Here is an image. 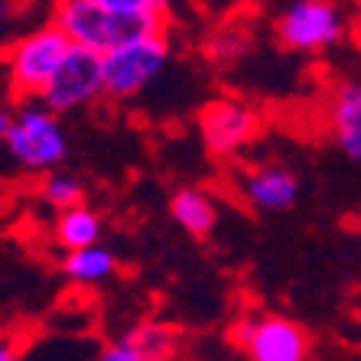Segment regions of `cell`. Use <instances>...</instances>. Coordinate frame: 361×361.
<instances>
[{
  "instance_id": "cell-1",
  "label": "cell",
  "mask_w": 361,
  "mask_h": 361,
  "mask_svg": "<svg viewBox=\"0 0 361 361\" xmlns=\"http://www.w3.org/2000/svg\"><path fill=\"white\" fill-rule=\"evenodd\" d=\"M52 20L72 36L75 46H88L94 52H111L143 36L169 33V17L163 13L114 10L104 0H56Z\"/></svg>"
},
{
  "instance_id": "cell-2",
  "label": "cell",
  "mask_w": 361,
  "mask_h": 361,
  "mask_svg": "<svg viewBox=\"0 0 361 361\" xmlns=\"http://www.w3.org/2000/svg\"><path fill=\"white\" fill-rule=\"evenodd\" d=\"M0 137L4 147L13 157L23 173L42 176L56 169L68 153L66 130L59 124V114L42 98H23L0 118Z\"/></svg>"
},
{
  "instance_id": "cell-3",
  "label": "cell",
  "mask_w": 361,
  "mask_h": 361,
  "mask_svg": "<svg viewBox=\"0 0 361 361\" xmlns=\"http://www.w3.org/2000/svg\"><path fill=\"white\" fill-rule=\"evenodd\" d=\"M72 36L62 30L56 20H49L46 26L23 33L7 46L4 66H7V88L13 101L23 98H42L46 85L52 82V75L59 72L62 59L72 52Z\"/></svg>"
},
{
  "instance_id": "cell-4",
  "label": "cell",
  "mask_w": 361,
  "mask_h": 361,
  "mask_svg": "<svg viewBox=\"0 0 361 361\" xmlns=\"http://www.w3.org/2000/svg\"><path fill=\"white\" fill-rule=\"evenodd\" d=\"M228 342L254 361H302L312 355L310 332L277 312L241 316L228 329Z\"/></svg>"
},
{
  "instance_id": "cell-5",
  "label": "cell",
  "mask_w": 361,
  "mask_h": 361,
  "mask_svg": "<svg viewBox=\"0 0 361 361\" xmlns=\"http://www.w3.org/2000/svg\"><path fill=\"white\" fill-rule=\"evenodd\" d=\"M166 62H169L166 33L143 36V39L124 42L118 49L104 52V88H108V98L127 101L140 94L166 68Z\"/></svg>"
},
{
  "instance_id": "cell-6",
  "label": "cell",
  "mask_w": 361,
  "mask_h": 361,
  "mask_svg": "<svg viewBox=\"0 0 361 361\" xmlns=\"http://www.w3.org/2000/svg\"><path fill=\"white\" fill-rule=\"evenodd\" d=\"M101 98H108V88H104V52H94L88 46H72V52L62 59L59 72L46 85L42 101L56 114H68V111H82Z\"/></svg>"
},
{
  "instance_id": "cell-7",
  "label": "cell",
  "mask_w": 361,
  "mask_h": 361,
  "mask_svg": "<svg viewBox=\"0 0 361 361\" xmlns=\"http://www.w3.org/2000/svg\"><path fill=\"white\" fill-rule=\"evenodd\" d=\"M202 143L212 157H235L261 134V114L238 98H215L199 114Z\"/></svg>"
},
{
  "instance_id": "cell-8",
  "label": "cell",
  "mask_w": 361,
  "mask_h": 361,
  "mask_svg": "<svg viewBox=\"0 0 361 361\" xmlns=\"http://www.w3.org/2000/svg\"><path fill=\"white\" fill-rule=\"evenodd\" d=\"M345 33L342 17L332 0H293L277 20L280 46L293 52H319Z\"/></svg>"
},
{
  "instance_id": "cell-9",
  "label": "cell",
  "mask_w": 361,
  "mask_h": 361,
  "mask_svg": "<svg viewBox=\"0 0 361 361\" xmlns=\"http://www.w3.org/2000/svg\"><path fill=\"white\" fill-rule=\"evenodd\" d=\"M179 332L163 322H140L101 348L104 361H163L179 355Z\"/></svg>"
},
{
  "instance_id": "cell-10",
  "label": "cell",
  "mask_w": 361,
  "mask_h": 361,
  "mask_svg": "<svg viewBox=\"0 0 361 361\" xmlns=\"http://www.w3.org/2000/svg\"><path fill=\"white\" fill-rule=\"evenodd\" d=\"M238 189H241L244 202L257 212H286L300 199V179L286 166H277V163L247 169L241 183H238Z\"/></svg>"
},
{
  "instance_id": "cell-11",
  "label": "cell",
  "mask_w": 361,
  "mask_h": 361,
  "mask_svg": "<svg viewBox=\"0 0 361 361\" xmlns=\"http://www.w3.org/2000/svg\"><path fill=\"white\" fill-rule=\"evenodd\" d=\"M329 130L348 160L361 163V85L345 82L329 101Z\"/></svg>"
},
{
  "instance_id": "cell-12",
  "label": "cell",
  "mask_w": 361,
  "mask_h": 361,
  "mask_svg": "<svg viewBox=\"0 0 361 361\" xmlns=\"http://www.w3.org/2000/svg\"><path fill=\"white\" fill-rule=\"evenodd\" d=\"M59 274L68 283L78 286H98L118 274V257L101 247V244H88V247H75V251H62Z\"/></svg>"
},
{
  "instance_id": "cell-13",
  "label": "cell",
  "mask_w": 361,
  "mask_h": 361,
  "mask_svg": "<svg viewBox=\"0 0 361 361\" xmlns=\"http://www.w3.org/2000/svg\"><path fill=\"white\" fill-rule=\"evenodd\" d=\"M169 215L192 238H209L215 221H219V209H215L212 195L195 189V185H185V189L173 192V199H169Z\"/></svg>"
},
{
  "instance_id": "cell-14",
  "label": "cell",
  "mask_w": 361,
  "mask_h": 361,
  "mask_svg": "<svg viewBox=\"0 0 361 361\" xmlns=\"http://www.w3.org/2000/svg\"><path fill=\"white\" fill-rule=\"evenodd\" d=\"M52 241H56L59 251H75V247L98 244L101 241V215L94 209H88L85 202H78L72 209L56 212Z\"/></svg>"
},
{
  "instance_id": "cell-15",
  "label": "cell",
  "mask_w": 361,
  "mask_h": 361,
  "mask_svg": "<svg viewBox=\"0 0 361 361\" xmlns=\"http://www.w3.org/2000/svg\"><path fill=\"white\" fill-rule=\"evenodd\" d=\"M39 199L46 202L52 212L72 209V205L85 202V185H82V179L72 176V173H62V169H49V173H42Z\"/></svg>"
},
{
  "instance_id": "cell-16",
  "label": "cell",
  "mask_w": 361,
  "mask_h": 361,
  "mask_svg": "<svg viewBox=\"0 0 361 361\" xmlns=\"http://www.w3.org/2000/svg\"><path fill=\"white\" fill-rule=\"evenodd\" d=\"M114 10H130V13H163L169 17V10L176 0H104Z\"/></svg>"
}]
</instances>
